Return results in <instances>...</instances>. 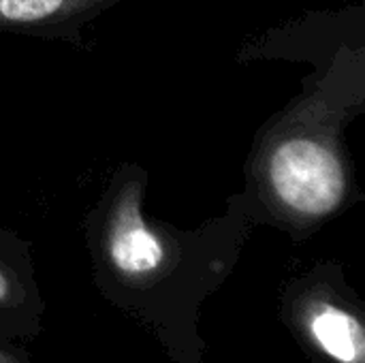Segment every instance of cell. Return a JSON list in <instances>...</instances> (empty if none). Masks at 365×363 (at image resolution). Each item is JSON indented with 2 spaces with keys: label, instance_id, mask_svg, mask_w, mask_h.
Segmentation results:
<instances>
[{
  "label": "cell",
  "instance_id": "4",
  "mask_svg": "<svg viewBox=\"0 0 365 363\" xmlns=\"http://www.w3.org/2000/svg\"><path fill=\"white\" fill-rule=\"evenodd\" d=\"M299 321L310 342L331 362H365V332L359 317L331 295L310 291L299 304Z\"/></svg>",
  "mask_w": 365,
  "mask_h": 363
},
{
  "label": "cell",
  "instance_id": "2",
  "mask_svg": "<svg viewBox=\"0 0 365 363\" xmlns=\"http://www.w3.org/2000/svg\"><path fill=\"white\" fill-rule=\"evenodd\" d=\"M148 171L137 163H120L86 223L105 272L130 289H152L178 274L197 235L148 216Z\"/></svg>",
  "mask_w": 365,
  "mask_h": 363
},
{
  "label": "cell",
  "instance_id": "1",
  "mask_svg": "<svg viewBox=\"0 0 365 363\" xmlns=\"http://www.w3.org/2000/svg\"><path fill=\"white\" fill-rule=\"evenodd\" d=\"M344 11L317 13L244 43L240 62L310 60L302 92L255 135L242 197L250 216L295 235L319 229L359 199L355 167L344 143L351 122L365 111L364 6L331 39Z\"/></svg>",
  "mask_w": 365,
  "mask_h": 363
},
{
  "label": "cell",
  "instance_id": "3",
  "mask_svg": "<svg viewBox=\"0 0 365 363\" xmlns=\"http://www.w3.org/2000/svg\"><path fill=\"white\" fill-rule=\"evenodd\" d=\"M126 0H0V30L38 39H77L98 15Z\"/></svg>",
  "mask_w": 365,
  "mask_h": 363
},
{
  "label": "cell",
  "instance_id": "6",
  "mask_svg": "<svg viewBox=\"0 0 365 363\" xmlns=\"http://www.w3.org/2000/svg\"><path fill=\"white\" fill-rule=\"evenodd\" d=\"M0 363H21L15 355H11V353H6V351H2L0 349Z\"/></svg>",
  "mask_w": 365,
  "mask_h": 363
},
{
  "label": "cell",
  "instance_id": "5",
  "mask_svg": "<svg viewBox=\"0 0 365 363\" xmlns=\"http://www.w3.org/2000/svg\"><path fill=\"white\" fill-rule=\"evenodd\" d=\"M19 300V287L11 272L0 263V308L2 306H13Z\"/></svg>",
  "mask_w": 365,
  "mask_h": 363
}]
</instances>
